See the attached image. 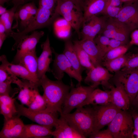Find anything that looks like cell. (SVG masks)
Instances as JSON below:
<instances>
[{
	"label": "cell",
	"mask_w": 138,
	"mask_h": 138,
	"mask_svg": "<svg viewBox=\"0 0 138 138\" xmlns=\"http://www.w3.org/2000/svg\"><path fill=\"white\" fill-rule=\"evenodd\" d=\"M72 0L74 1L77 4H78V5H79V6H80L81 7L80 4L81 3V2H82V0Z\"/></svg>",
	"instance_id": "54"
},
{
	"label": "cell",
	"mask_w": 138,
	"mask_h": 138,
	"mask_svg": "<svg viewBox=\"0 0 138 138\" xmlns=\"http://www.w3.org/2000/svg\"><path fill=\"white\" fill-rule=\"evenodd\" d=\"M90 138H113L109 130L107 129L93 133L89 137Z\"/></svg>",
	"instance_id": "41"
},
{
	"label": "cell",
	"mask_w": 138,
	"mask_h": 138,
	"mask_svg": "<svg viewBox=\"0 0 138 138\" xmlns=\"http://www.w3.org/2000/svg\"><path fill=\"white\" fill-rule=\"evenodd\" d=\"M58 0H39V7L54 11Z\"/></svg>",
	"instance_id": "40"
},
{
	"label": "cell",
	"mask_w": 138,
	"mask_h": 138,
	"mask_svg": "<svg viewBox=\"0 0 138 138\" xmlns=\"http://www.w3.org/2000/svg\"><path fill=\"white\" fill-rule=\"evenodd\" d=\"M7 10L6 8L4 7L3 6L0 5V16L5 13L6 12Z\"/></svg>",
	"instance_id": "50"
},
{
	"label": "cell",
	"mask_w": 138,
	"mask_h": 138,
	"mask_svg": "<svg viewBox=\"0 0 138 138\" xmlns=\"http://www.w3.org/2000/svg\"><path fill=\"white\" fill-rule=\"evenodd\" d=\"M132 103L135 106L138 107V93L133 101Z\"/></svg>",
	"instance_id": "51"
},
{
	"label": "cell",
	"mask_w": 138,
	"mask_h": 138,
	"mask_svg": "<svg viewBox=\"0 0 138 138\" xmlns=\"http://www.w3.org/2000/svg\"><path fill=\"white\" fill-rule=\"evenodd\" d=\"M12 83V81L9 80L0 82V95H7L14 97L19 89L17 88H13L11 85Z\"/></svg>",
	"instance_id": "34"
},
{
	"label": "cell",
	"mask_w": 138,
	"mask_h": 138,
	"mask_svg": "<svg viewBox=\"0 0 138 138\" xmlns=\"http://www.w3.org/2000/svg\"><path fill=\"white\" fill-rule=\"evenodd\" d=\"M0 61L2 62L0 67L7 69L17 77L29 80L38 86H40L39 83L30 73L22 65L10 63L5 55L0 56Z\"/></svg>",
	"instance_id": "20"
},
{
	"label": "cell",
	"mask_w": 138,
	"mask_h": 138,
	"mask_svg": "<svg viewBox=\"0 0 138 138\" xmlns=\"http://www.w3.org/2000/svg\"><path fill=\"white\" fill-rule=\"evenodd\" d=\"M94 125L93 132L100 130L108 125L120 110L112 103L96 106L93 108Z\"/></svg>",
	"instance_id": "10"
},
{
	"label": "cell",
	"mask_w": 138,
	"mask_h": 138,
	"mask_svg": "<svg viewBox=\"0 0 138 138\" xmlns=\"http://www.w3.org/2000/svg\"><path fill=\"white\" fill-rule=\"evenodd\" d=\"M131 53H126L117 58L103 61L102 64L111 72H116L120 70L124 66L129 59Z\"/></svg>",
	"instance_id": "28"
},
{
	"label": "cell",
	"mask_w": 138,
	"mask_h": 138,
	"mask_svg": "<svg viewBox=\"0 0 138 138\" xmlns=\"http://www.w3.org/2000/svg\"><path fill=\"white\" fill-rule=\"evenodd\" d=\"M94 22L90 33L87 39L94 40L96 36L101 32L104 27L105 21L102 18L96 15L93 16Z\"/></svg>",
	"instance_id": "32"
},
{
	"label": "cell",
	"mask_w": 138,
	"mask_h": 138,
	"mask_svg": "<svg viewBox=\"0 0 138 138\" xmlns=\"http://www.w3.org/2000/svg\"><path fill=\"white\" fill-rule=\"evenodd\" d=\"M135 0H120L122 2H128L131 1H132Z\"/></svg>",
	"instance_id": "55"
},
{
	"label": "cell",
	"mask_w": 138,
	"mask_h": 138,
	"mask_svg": "<svg viewBox=\"0 0 138 138\" xmlns=\"http://www.w3.org/2000/svg\"><path fill=\"white\" fill-rule=\"evenodd\" d=\"M133 121L134 128L138 130V113L133 112L132 113Z\"/></svg>",
	"instance_id": "46"
},
{
	"label": "cell",
	"mask_w": 138,
	"mask_h": 138,
	"mask_svg": "<svg viewBox=\"0 0 138 138\" xmlns=\"http://www.w3.org/2000/svg\"><path fill=\"white\" fill-rule=\"evenodd\" d=\"M11 74L7 69L0 68V82L10 80Z\"/></svg>",
	"instance_id": "43"
},
{
	"label": "cell",
	"mask_w": 138,
	"mask_h": 138,
	"mask_svg": "<svg viewBox=\"0 0 138 138\" xmlns=\"http://www.w3.org/2000/svg\"><path fill=\"white\" fill-rule=\"evenodd\" d=\"M6 30L4 25L0 22V34L6 33Z\"/></svg>",
	"instance_id": "49"
},
{
	"label": "cell",
	"mask_w": 138,
	"mask_h": 138,
	"mask_svg": "<svg viewBox=\"0 0 138 138\" xmlns=\"http://www.w3.org/2000/svg\"><path fill=\"white\" fill-rule=\"evenodd\" d=\"M38 59L36 51H34L24 55L21 58L18 64H21L25 67L40 85V80L37 76Z\"/></svg>",
	"instance_id": "26"
},
{
	"label": "cell",
	"mask_w": 138,
	"mask_h": 138,
	"mask_svg": "<svg viewBox=\"0 0 138 138\" xmlns=\"http://www.w3.org/2000/svg\"><path fill=\"white\" fill-rule=\"evenodd\" d=\"M115 82L123 86L132 103L138 93V68L116 72Z\"/></svg>",
	"instance_id": "9"
},
{
	"label": "cell",
	"mask_w": 138,
	"mask_h": 138,
	"mask_svg": "<svg viewBox=\"0 0 138 138\" xmlns=\"http://www.w3.org/2000/svg\"><path fill=\"white\" fill-rule=\"evenodd\" d=\"M44 34L43 31H34L30 34L26 35L21 39L15 47L12 48V50L16 49L17 52L12 63L18 64L24 55L36 51L37 45Z\"/></svg>",
	"instance_id": "11"
},
{
	"label": "cell",
	"mask_w": 138,
	"mask_h": 138,
	"mask_svg": "<svg viewBox=\"0 0 138 138\" xmlns=\"http://www.w3.org/2000/svg\"><path fill=\"white\" fill-rule=\"evenodd\" d=\"M94 22V18L93 16L88 21L83 23V27L80 32L82 39H87L90 33Z\"/></svg>",
	"instance_id": "39"
},
{
	"label": "cell",
	"mask_w": 138,
	"mask_h": 138,
	"mask_svg": "<svg viewBox=\"0 0 138 138\" xmlns=\"http://www.w3.org/2000/svg\"><path fill=\"white\" fill-rule=\"evenodd\" d=\"M63 53L65 55L75 71L82 75L83 67L78 60L74 44L71 40L66 41Z\"/></svg>",
	"instance_id": "27"
},
{
	"label": "cell",
	"mask_w": 138,
	"mask_h": 138,
	"mask_svg": "<svg viewBox=\"0 0 138 138\" xmlns=\"http://www.w3.org/2000/svg\"><path fill=\"white\" fill-rule=\"evenodd\" d=\"M130 47L128 43L108 51L104 55L103 62L111 60L123 55L126 53Z\"/></svg>",
	"instance_id": "31"
},
{
	"label": "cell",
	"mask_w": 138,
	"mask_h": 138,
	"mask_svg": "<svg viewBox=\"0 0 138 138\" xmlns=\"http://www.w3.org/2000/svg\"><path fill=\"white\" fill-rule=\"evenodd\" d=\"M138 68V53H131L127 62L121 70H132Z\"/></svg>",
	"instance_id": "36"
},
{
	"label": "cell",
	"mask_w": 138,
	"mask_h": 138,
	"mask_svg": "<svg viewBox=\"0 0 138 138\" xmlns=\"http://www.w3.org/2000/svg\"><path fill=\"white\" fill-rule=\"evenodd\" d=\"M102 35L110 39H114L128 44L129 34L131 32L123 24L115 18H110L105 22L101 32Z\"/></svg>",
	"instance_id": "13"
},
{
	"label": "cell",
	"mask_w": 138,
	"mask_h": 138,
	"mask_svg": "<svg viewBox=\"0 0 138 138\" xmlns=\"http://www.w3.org/2000/svg\"><path fill=\"white\" fill-rule=\"evenodd\" d=\"M113 138H133L134 129L132 114L120 110L108 125Z\"/></svg>",
	"instance_id": "4"
},
{
	"label": "cell",
	"mask_w": 138,
	"mask_h": 138,
	"mask_svg": "<svg viewBox=\"0 0 138 138\" xmlns=\"http://www.w3.org/2000/svg\"><path fill=\"white\" fill-rule=\"evenodd\" d=\"M107 1V0H87L83 6V23L88 21L94 16L102 13L106 7Z\"/></svg>",
	"instance_id": "23"
},
{
	"label": "cell",
	"mask_w": 138,
	"mask_h": 138,
	"mask_svg": "<svg viewBox=\"0 0 138 138\" xmlns=\"http://www.w3.org/2000/svg\"><path fill=\"white\" fill-rule=\"evenodd\" d=\"M29 0H12V1L13 4H16L19 6L24 4Z\"/></svg>",
	"instance_id": "48"
},
{
	"label": "cell",
	"mask_w": 138,
	"mask_h": 138,
	"mask_svg": "<svg viewBox=\"0 0 138 138\" xmlns=\"http://www.w3.org/2000/svg\"><path fill=\"white\" fill-rule=\"evenodd\" d=\"M42 52L38 59L37 76L40 80L46 73L50 71L49 66L52 60V49L51 48L48 36L41 44Z\"/></svg>",
	"instance_id": "17"
},
{
	"label": "cell",
	"mask_w": 138,
	"mask_h": 138,
	"mask_svg": "<svg viewBox=\"0 0 138 138\" xmlns=\"http://www.w3.org/2000/svg\"><path fill=\"white\" fill-rule=\"evenodd\" d=\"M30 110L34 111H43L46 108V104L43 96L38 92L34 101L28 106Z\"/></svg>",
	"instance_id": "33"
},
{
	"label": "cell",
	"mask_w": 138,
	"mask_h": 138,
	"mask_svg": "<svg viewBox=\"0 0 138 138\" xmlns=\"http://www.w3.org/2000/svg\"><path fill=\"white\" fill-rule=\"evenodd\" d=\"M15 103L17 114L25 116L38 124L52 129L56 125L59 118L58 113H53L45 111H34L18 103L15 100Z\"/></svg>",
	"instance_id": "7"
},
{
	"label": "cell",
	"mask_w": 138,
	"mask_h": 138,
	"mask_svg": "<svg viewBox=\"0 0 138 138\" xmlns=\"http://www.w3.org/2000/svg\"><path fill=\"white\" fill-rule=\"evenodd\" d=\"M122 2L120 0H107V3L116 7H122Z\"/></svg>",
	"instance_id": "45"
},
{
	"label": "cell",
	"mask_w": 138,
	"mask_h": 138,
	"mask_svg": "<svg viewBox=\"0 0 138 138\" xmlns=\"http://www.w3.org/2000/svg\"><path fill=\"white\" fill-rule=\"evenodd\" d=\"M116 87L111 85V103L119 109L124 111L128 110L131 103L129 97L120 83L115 82Z\"/></svg>",
	"instance_id": "18"
},
{
	"label": "cell",
	"mask_w": 138,
	"mask_h": 138,
	"mask_svg": "<svg viewBox=\"0 0 138 138\" xmlns=\"http://www.w3.org/2000/svg\"><path fill=\"white\" fill-rule=\"evenodd\" d=\"M52 50L55 58L51 72L54 77L57 80H62L65 73L77 80L78 85H80L82 80V75L75 71L65 55L63 53H58Z\"/></svg>",
	"instance_id": "8"
},
{
	"label": "cell",
	"mask_w": 138,
	"mask_h": 138,
	"mask_svg": "<svg viewBox=\"0 0 138 138\" xmlns=\"http://www.w3.org/2000/svg\"><path fill=\"white\" fill-rule=\"evenodd\" d=\"M122 7L114 6L107 3L102 13L107 15L110 18H115L119 13Z\"/></svg>",
	"instance_id": "38"
},
{
	"label": "cell",
	"mask_w": 138,
	"mask_h": 138,
	"mask_svg": "<svg viewBox=\"0 0 138 138\" xmlns=\"http://www.w3.org/2000/svg\"><path fill=\"white\" fill-rule=\"evenodd\" d=\"M111 103V91L103 90L96 88L92 92L84 106L90 104L95 106L106 105Z\"/></svg>",
	"instance_id": "24"
},
{
	"label": "cell",
	"mask_w": 138,
	"mask_h": 138,
	"mask_svg": "<svg viewBox=\"0 0 138 138\" xmlns=\"http://www.w3.org/2000/svg\"><path fill=\"white\" fill-rule=\"evenodd\" d=\"M70 125L85 138L89 137L93 131L94 109L83 107L76 108L73 113L60 114Z\"/></svg>",
	"instance_id": "2"
},
{
	"label": "cell",
	"mask_w": 138,
	"mask_h": 138,
	"mask_svg": "<svg viewBox=\"0 0 138 138\" xmlns=\"http://www.w3.org/2000/svg\"><path fill=\"white\" fill-rule=\"evenodd\" d=\"M96 87L92 86L78 85L76 87L71 86L63 104L62 114L70 113L75 108L83 107L90 94Z\"/></svg>",
	"instance_id": "5"
},
{
	"label": "cell",
	"mask_w": 138,
	"mask_h": 138,
	"mask_svg": "<svg viewBox=\"0 0 138 138\" xmlns=\"http://www.w3.org/2000/svg\"><path fill=\"white\" fill-rule=\"evenodd\" d=\"M19 89L17 97L21 104L28 106L34 100L37 93L39 92L38 86L34 83L24 79H18L15 83Z\"/></svg>",
	"instance_id": "15"
},
{
	"label": "cell",
	"mask_w": 138,
	"mask_h": 138,
	"mask_svg": "<svg viewBox=\"0 0 138 138\" xmlns=\"http://www.w3.org/2000/svg\"><path fill=\"white\" fill-rule=\"evenodd\" d=\"M7 37L6 33L0 34V49H1L4 41Z\"/></svg>",
	"instance_id": "47"
},
{
	"label": "cell",
	"mask_w": 138,
	"mask_h": 138,
	"mask_svg": "<svg viewBox=\"0 0 138 138\" xmlns=\"http://www.w3.org/2000/svg\"><path fill=\"white\" fill-rule=\"evenodd\" d=\"M74 44L78 60L81 66L88 70L95 66L86 52L82 48L77 40L74 41Z\"/></svg>",
	"instance_id": "29"
},
{
	"label": "cell",
	"mask_w": 138,
	"mask_h": 138,
	"mask_svg": "<svg viewBox=\"0 0 138 138\" xmlns=\"http://www.w3.org/2000/svg\"><path fill=\"white\" fill-rule=\"evenodd\" d=\"M10 0H0V5L4 6L5 3L8 2Z\"/></svg>",
	"instance_id": "53"
},
{
	"label": "cell",
	"mask_w": 138,
	"mask_h": 138,
	"mask_svg": "<svg viewBox=\"0 0 138 138\" xmlns=\"http://www.w3.org/2000/svg\"><path fill=\"white\" fill-rule=\"evenodd\" d=\"M20 21L21 25L24 28H26L31 21L29 14L24 6L20 8L18 11L15 13V17Z\"/></svg>",
	"instance_id": "35"
},
{
	"label": "cell",
	"mask_w": 138,
	"mask_h": 138,
	"mask_svg": "<svg viewBox=\"0 0 138 138\" xmlns=\"http://www.w3.org/2000/svg\"><path fill=\"white\" fill-rule=\"evenodd\" d=\"M19 6L14 4L13 7L7 10L5 13L1 16L0 22L4 25L6 30V33L8 36H10L13 32L12 30V26L13 20L15 18L17 9Z\"/></svg>",
	"instance_id": "30"
},
{
	"label": "cell",
	"mask_w": 138,
	"mask_h": 138,
	"mask_svg": "<svg viewBox=\"0 0 138 138\" xmlns=\"http://www.w3.org/2000/svg\"><path fill=\"white\" fill-rule=\"evenodd\" d=\"M110 39L109 38L104 35H99L96 37L94 40L104 55L107 52V48Z\"/></svg>",
	"instance_id": "37"
},
{
	"label": "cell",
	"mask_w": 138,
	"mask_h": 138,
	"mask_svg": "<svg viewBox=\"0 0 138 138\" xmlns=\"http://www.w3.org/2000/svg\"><path fill=\"white\" fill-rule=\"evenodd\" d=\"M126 3L115 19L126 26L131 32L138 28V0Z\"/></svg>",
	"instance_id": "12"
},
{
	"label": "cell",
	"mask_w": 138,
	"mask_h": 138,
	"mask_svg": "<svg viewBox=\"0 0 138 138\" xmlns=\"http://www.w3.org/2000/svg\"><path fill=\"white\" fill-rule=\"evenodd\" d=\"M126 44H127L120 40L114 39H110L107 48V52L112 49Z\"/></svg>",
	"instance_id": "42"
},
{
	"label": "cell",
	"mask_w": 138,
	"mask_h": 138,
	"mask_svg": "<svg viewBox=\"0 0 138 138\" xmlns=\"http://www.w3.org/2000/svg\"><path fill=\"white\" fill-rule=\"evenodd\" d=\"M54 12L42 7H39L38 12L30 23L21 32L13 31L10 36L15 41L13 47L15 46L20 41L31 32L43 27L52 22L54 19Z\"/></svg>",
	"instance_id": "6"
},
{
	"label": "cell",
	"mask_w": 138,
	"mask_h": 138,
	"mask_svg": "<svg viewBox=\"0 0 138 138\" xmlns=\"http://www.w3.org/2000/svg\"><path fill=\"white\" fill-rule=\"evenodd\" d=\"M52 129L43 125L25 124L19 138H46L52 136Z\"/></svg>",
	"instance_id": "22"
},
{
	"label": "cell",
	"mask_w": 138,
	"mask_h": 138,
	"mask_svg": "<svg viewBox=\"0 0 138 138\" xmlns=\"http://www.w3.org/2000/svg\"><path fill=\"white\" fill-rule=\"evenodd\" d=\"M131 40L128 43L130 46L132 45L138 46V29L133 31L130 35Z\"/></svg>",
	"instance_id": "44"
},
{
	"label": "cell",
	"mask_w": 138,
	"mask_h": 138,
	"mask_svg": "<svg viewBox=\"0 0 138 138\" xmlns=\"http://www.w3.org/2000/svg\"><path fill=\"white\" fill-rule=\"evenodd\" d=\"M108 70L101 65L95 67L87 72L84 79L85 83L96 88L100 85L110 89L109 81L112 77Z\"/></svg>",
	"instance_id": "14"
},
{
	"label": "cell",
	"mask_w": 138,
	"mask_h": 138,
	"mask_svg": "<svg viewBox=\"0 0 138 138\" xmlns=\"http://www.w3.org/2000/svg\"><path fill=\"white\" fill-rule=\"evenodd\" d=\"M17 114L4 120L3 128L0 132V138H19L25 124Z\"/></svg>",
	"instance_id": "16"
},
{
	"label": "cell",
	"mask_w": 138,
	"mask_h": 138,
	"mask_svg": "<svg viewBox=\"0 0 138 138\" xmlns=\"http://www.w3.org/2000/svg\"><path fill=\"white\" fill-rule=\"evenodd\" d=\"M39 83L43 89V96L46 104L43 111L62 113L63 104L71 86L64 84L62 80H52L45 75L40 79Z\"/></svg>",
	"instance_id": "1"
},
{
	"label": "cell",
	"mask_w": 138,
	"mask_h": 138,
	"mask_svg": "<svg viewBox=\"0 0 138 138\" xmlns=\"http://www.w3.org/2000/svg\"><path fill=\"white\" fill-rule=\"evenodd\" d=\"M15 99L7 95H0V112L7 120L18 114Z\"/></svg>",
	"instance_id": "25"
},
{
	"label": "cell",
	"mask_w": 138,
	"mask_h": 138,
	"mask_svg": "<svg viewBox=\"0 0 138 138\" xmlns=\"http://www.w3.org/2000/svg\"><path fill=\"white\" fill-rule=\"evenodd\" d=\"M133 137L138 138V130L134 129L133 133Z\"/></svg>",
	"instance_id": "52"
},
{
	"label": "cell",
	"mask_w": 138,
	"mask_h": 138,
	"mask_svg": "<svg viewBox=\"0 0 138 138\" xmlns=\"http://www.w3.org/2000/svg\"><path fill=\"white\" fill-rule=\"evenodd\" d=\"M61 15L75 30L79 38L81 36L80 27L84 20L81 7L72 0H58L54 13L55 18Z\"/></svg>",
	"instance_id": "3"
},
{
	"label": "cell",
	"mask_w": 138,
	"mask_h": 138,
	"mask_svg": "<svg viewBox=\"0 0 138 138\" xmlns=\"http://www.w3.org/2000/svg\"><path fill=\"white\" fill-rule=\"evenodd\" d=\"M77 41L89 55L94 66L101 65L104 54L96 44L94 40L85 39Z\"/></svg>",
	"instance_id": "19"
},
{
	"label": "cell",
	"mask_w": 138,
	"mask_h": 138,
	"mask_svg": "<svg viewBox=\"0 0 138 138\" xmlns=\"http://www.w3.org/2000/svg\"><path fill=\"white\" fill-rule=\"evenodd\" d=\"M52 136L55 138H85L69 124L62 116L59 119Z\"/></svg>",
	"instance_id": "21"
}]
</instances>
